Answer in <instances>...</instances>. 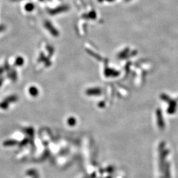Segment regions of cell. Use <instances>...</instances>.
Masks as SVG:
<instances>
[]
</instances>
